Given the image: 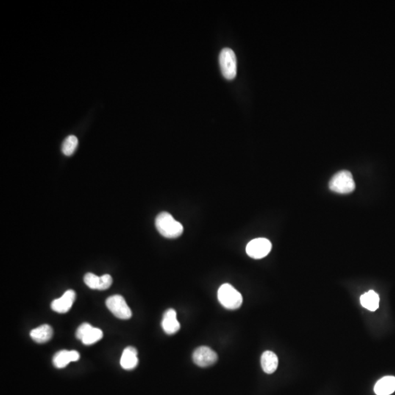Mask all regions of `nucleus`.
Returning a JSON list of instances; mask_svg holds the SVG:
<instances>
[{
    "instance_id": "8",
    "label": "nucleus",
    "mask_w": 395,
    "mask_h": 395,
    "mask_svg": "<svg viewBox=\"0 0 395 395\" xmlns=\"http://www.w3.org/2000/svg\"><path fill=\"white\" fill-rule=\"evenodd\" d=\"M76 299V293L73 290H68L59 299L51 302V307L58 313H65L69 311Z\"/></svg>"
},
{
    "instance_id": "12",
    "label": "nucleus",
    "mask_w": 395,
    "mask_h": 395,
    "mask_svg": "<svg viewBox=\"0 0 395 395\" xmlns=\"http://www.w3.org/2000/svg\"><path fill=\"white\" fill-rule=\"evenodd\" d=\"M395 391V377L386 376L376 384L374 392L377 395H390Z\"/></svg>"
},
{
    "instance_id": "19",
    "label": "nucleus",
    "mask_w": 395,
    "mask_h": 395,
    "mask_svg": "<svg viewBox=\"0 0 395 395\" xmlns=\"http://www.w3.org/2000/svg\"><path fill=\"white\" fill-rule=\"evenodd\" d=\"M93 327V326L90 325V324H88V323H84V324H82V325L79 326V328L77 329V330H76V338L82 340L83 337L85 336V335H87V332H88L89 331H90V329H91Z\"/></svg>"
},
{
    "instance_id": "1",
    "label": "nucleus",
    "mask_w": 395,
    "mask_h": 395,
    "mask_svg": "<svg viewBox=\"0 0 395 395\" xmlns=\"http://www.w3.org/2000/svg\"><path fill=\"white\" fill-rule=\"evenodd\" d=\"M155 226L158 232L165 238H177L183 233L182 223L176 221L171 214L166 212H161L157 215Z\"/></svg>"
},
{
    "instance_id": "4",
    "label": "nucleus",
    "mask_w": 395,
    "mask_h": 395,
    "mask_svg": "<svg viewBox=\"0 0 395 395\" xmlns=\"http://www.w3.org/2000/svg\"><path fill=\"white\" fill-rule=\"evenodd\" d=\"M219 63L225 79L233 80L237 76V58L234 51L229 48H223L220 54Z\"/></svg>"
},
{
    "instance_id": "2",
    "label": "nucleus",
    "mask_w": 395,
    "mask_h": 395,
    "mask_svg": "<svg viewBox=\"0 0 395 395\" xmlns=\"http://www.w3.org/2000/svg\"><path fill=\"white\" fill-rule=\"evenodd\" d=\"M218 298L220 303L229 310H237L243 304V296L234 286L225 283L220 287L218 291Z\"/></svg>"
},
{
    "instance_id": "15",
    "label": "nucleus",
    "mask_w": 395,
    "mask_h": 395,
    "mask_svg": "<svg viewBox=\"0 0 395 395\" xmlns=\"http://www.w3.org/2000/svg\"><path fill=\"white\" fill-rule=\"evenodd\" d=\"M360 302L362 307L370 311H376L379 307L380 298L379 294L374 291H369L362 295Z\"/></svg>"
},
{
    "instance_id": "13",
    "label": "nucleus",
    "mask_w": 395,
    "mask_h": 395,
    "mask_svg": "<svg viewBox=\"0 0 395 395\" xmlns=\"http://www.w3.org/2000/svg\"><path fill=\"white\" fill-rule=\"evenodd\" d=\"M261 365L263 372L272 374L278 367V358L272 351H266L262 354Z\"/></svg>"
},
{
    "instance_id": "6",
    "label": "nucleus",
    "mask_w": 395,
    "mask_h": 395,
    "mask_svg": "<svg viewBox=\"0 0 395 395\" xmlns=\"http://www.w3.org/2000/svg\"><path fill=\"white\" fill-rule=\"evenodd\" d=\"M271 250V242L265 238H257L251 240L246 247L247 254L254 259H261L266 257Z\"/></svg>"
},
{
    "instance_id": "14",
    "label": "nucleus",
    "mask_w": 395,
    "mask_h": 395,
    "mask_svg": "<svg viewBox=\"0 0 395 395\" xmlns=\"http://www.w3.org/2000/svg\"><path fill=\"white\" fill-rule=\"evenodd\" d=\"M53 335V329L51 326L43 324L32 329L30 337L37 343H45L51 340Z\"/></svg>"
},
{
    "instance_id": "7",
    "label": "nucleus",
    "mask_w": 395,
    "mask_h": 395,
    "mask_svg": "<svg viewBox=\"0 0 395 395\" xmlns=\"http://www.w3.org/2000/svg\"><path fill=\"white\" fill-rule=\"evenodd\" d=\"M194 363L201 368H207L214 365L218 360V355L215 351L207 346H201L195 350L193 354Z\"/></svg>"
},
{
    "instance_id": "9",
    "label": "nucleus",
    "mask_w": 395,
    "mask_h": 395,
    "mask_svg": "<svg viewBox=\"0 0 395 395\" xmlns=\"http://www.w3.org/2000/svg\"><path fill=\"white\" fill-rule=\"evenodd\" d=\"M80 359V354L76 351L62 350L56 353L53 357V364L59 369L65 368L71 362H76Z\"/></svg>"
},
{
    "instance_id": "11",
    "label": "nucleus",
    "mask_w": 395,
    "mask_h": 395,
    "mask_svg": "<svg viewBox=\"0 0 395 395\" xmlns=\"http://www.w3.org/2000/svg\"><path fill=\"white\" fill-rule=\"evenodd\" d=\"M138 364V351L132 346H128L123 351L120 365L123 369L131 371L136 368Z\"/></svg>"
},
{
    "instance_id": "16",
    "label": "nucleus",
    "mask_w": 395,
    "mask_h": 395,
    "mask_svg": "<svg viewBox=\"0 0 395 395\" xmlns=\"http://www.w3.org/2000/svg\"><path fill=\"white\" fill-rule=\"evenodd\" d=\"M79 144L77 137L75 135H69L64 140L62 146V151L66 156H70L75 152Z\"/></svg>"
},
{
    "instance_id": "3",
    "label": "nucleus",
    "mask_w": 395,
    "mask_h": 395,
    "mask_svg": "<svg viewBox=\"0 0 395 395\" xmlns=\"http://www.w3.org/2000/svg\"><path fill=\"white\" fill-rule=\"evenodd\" d=\"M329 189L340 194H348L354 191L356 185L351 172L341 171L337 173L331 179Z\"/></svg>"
},
{
    "instance_id": "17",
    "label": "nucleus",
    "mask_w": 395,
    "mask_h": 395,
    "mask_svg": "<svg viewBox=\"0 0 395 395\" xmlns=\"http://www.w3.org/2000/svg\"><path fill=\"white\" fill-rule=\"evenodd\" d=\"M103 337H104V333L101 329L93 327L87 332V335L83 337L82 342L84 345L89 346V345H93L99 341Z\"/></svg>"
},
{
    "instance_id": "20",
    "label": "nucleus",
    "mask_w": 395,
    "mask_h": 395,
    "mask_svg": "<svg viewBox=\"0 0 395 395\" xmlns=\"http://www.w3.org/2000/svg\"><path fill=\"white\" fill-rule=\"evenodd\" d=\"M101 291H104V290H106L110 288L112 282H113V279H112V276H111L110 274H104V275L101 276Z\"/></svg>"
},
{
    "instance_id": "10",
    "label": "nucleus",
    "mask_w": 395,
    "mask_h": 395,
    "mask_svg": "<svg viewBox=\"0 0 395 395\" xmlns=\"http://www.w3.org/2000/svg\"><path fill=\"white\" fill-rule=\"evenodd\" d=\"M161 325L167 335H174L180 329V324L178 321L176 313L174 309H168L165 312Z\"/></svg>"
},
{
    "instance_id": "5",
    "label": "nucleus",
    "mask_w": 395,
    "mask_h": 395,
    "mask_svg": "<svg viewBox=\"0 0 395 395\" xmlns=\"http://www.w3.org/2000/svg\"><path fill=\"white\" fill-rule=\"evenodd\" d=\"M106 307L115 316L120 319L128 320L132 317V311L123 296L113 295L106 301Z\"/></svg>"
},
{
    "instance_id": "18",
    "label": "nucleus",
    "mask_w": 395,
    "mask_h": 395,
    "mask_svg": "<svg viewBox=\"0 0 395 395\" xmlns=\"http://www.w3.org/2000/svg\"><path fill=\"white\" fill-rule=\"evenodd\" d=\"M84 282L86 285L94 290H100L101 291V277L95 275L93 273H87L84 277Z\"/></svg>"
}]
</instances>
